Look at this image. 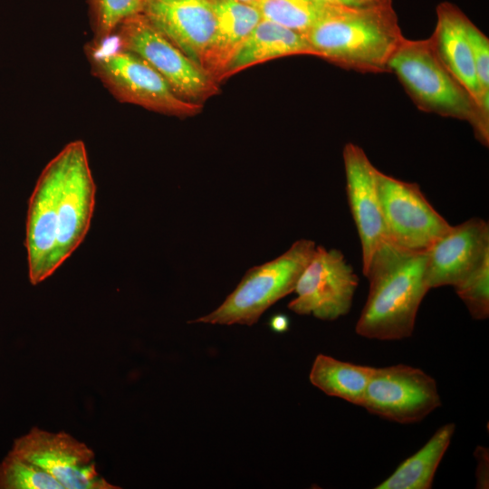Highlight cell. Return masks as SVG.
I'll return each instance as SVG.
<instances>
[{
  "instance_id": "19",
  "label": "cell",
  "mask_w": 489,
  "mask_h": 489,
  "mask_svg": "<svg viewBox=\"0 0 489 489\" xmlns=\"http://www.w3.org/2000/svg\"><path fill=\"white\" fill-rule=\"evenodd\" d=\"M374 369L318 354L311 369L310 381L329 396L361 407Z\"/></svg>"
},
{
  "instance_id": "2",
  "label": "cell",
  "mask_w": 489,
  "mask_h": 489,
  "mask_svg": "<svg viewBox=\"0 0 489 489\" xmlns=\"http://www.w3.org/2000/svg\"><path fill=\"white\" fill-rule=\"evenodd\" d=\"M426 268V252L384 242L362 271L369 280V294L356 333L378 340L410 337L421 302L430 290Z\"/></svg>"
},
{
  "instance_id": "13",
  "label": "cell",
  "mask_w": 489,
  "mask_h": 489,
  "mask_svg": "<svg viewBox=\"0 0 489 489\" xmlns=\"http://www.w3.org/2000/svg\"><path fill=\"white\" fill-rule=\"evenodd\" d=\"M346 192L361 244L362 271L388 235L377 187V169L365 151L349 142L343 149Z\"/></svg>"
},
{
  "instance_id": "18",
  "label": "cell",
  "mask_w": 489,
  "mask_h": 489,
  "mask_svg": "<svg viewBox=\"0 0 489 489\" xmlns=\"http://www.w3.org/2000/svg\"><path fill=\"white\" fill-rule=\"evenodd\" d=\"M455 430L454 423L440 427L414 455L402 462L377 489H429Z\"/></svg>"
},
{
  "instance_id": "16",
  "label": "cell",
  "mask_w": 489,
  "mask_h": 489,
  "mask_svg": "<svg viewBox=\"0 0 489 489\" xmlns=\"http://www.w3.org/2000/svg\"><path fill=\"white\" fill-rule=\"evenodd\" d=\"M216 26L203 69L216 82L229 61L262 20L258 9L238 0H211Z\"/></svg>"
},
{
  "instance_id": "8",
  "label": "cell",
  "mask_w": 489,
  "mask_h": 489,
  "mask_svg": "<svg viewBox=\"0 0 489 489\" xmlns=\"http://www.w3.org/2000/svg\"><path fill=\"white\" fill-rule=\"evenodd\" d=\"M377 187L388 240L405 249L426 252L451 225L432 206L416 183L379 170Z\"/></svg>"
},
{
  "instance_id": "14",
  "label": "cell",
  "mask_w": 489,
  "mask_h": 489,
  "mask_svg": "<svg viewBox=\"0 0 489 489\" xmlns=\"http://www.w3.org/2000/svg\"><path fill=\"white\" fill-rule=\"evenodd\" d=\"M142 14L203 69L216 26L211 0H146Z\"/></svg>"
},
{
  "instance_id": "12",
  "label": "cell",
  "mask_w": 489,
  "mask_h": 489,
  "mask_svg": "<svg viewBox=\"0 0 489 489\" xmlns=\"http://www.w3.org/2000/svg\"><path fill=\"white\" fill-rule=\"evenodd\" d=\"M426 253L428 288L455 286L489 256V225L473 217L451 225Z\"/></svg>"
},
{
  "instance_id": "4",
  "label": "cell",
  "mask_w": 489,
  "mask_h": 489,
  "mask_svg": "<svg viewBox=\"0 0 489 489\" xmlns=\"http://www.w3.org/2000/svg\"><path fill=\"white\" fill-rule=\"evenodd\" d=\"M418 110L466 121L489 144V115L439 59L432 41L404 38L388 63Z\"/></svg>"
},
{
  "instance_id": "7",
  "label": "cell",
  "mask_w": 489,
  "mask_h": 489,
  "mask_svg": "<svg viewBox=\"0 0 489 489\" xmlns=\"http://www.w3.org/2000/svg\"><path fill=\"white\" fill-rule=\"evenodd\" d=\"M114 33L121 48L147 62L182 100L203 105L219 92V83L158 31L143 14L126 19Z\"/></svg>"
},
{
  "instance_id": "5",
  "label": "cell",
  "mask_w": 489,
  "mask_h": 489,
  "mask_svg": "<svg viewBox=\"0 0 489 489\" xmlns=\"http://www.w3.org/2000/svg\"><path fill=\"white\" fill-rule=\"evenodd\" d=\"M85 52L92 73L120 101L179 118L202 111L203 105L182 100L147 62L119 44L115 46L110 37L93 40Z\"/></svg>"
},
{
  "instance_id": "9",
  "label": "cell",
  "mask_w": 489,
  "mask_h": 489,
  "mask_svg": "<svg viewBox=\"0 0 489 489\" xmlns=\"http://www.w3.org/2000/svg\"><path fill=\"white\" fill-rule=\"evenodd\" d=\"M9 452L50 474L63 489L120 488L101 475L92 449L63 431L34 427L14 440Z\"/></svg>"
},
{
  "instance_id": "1",
  "label": "cell",
  "mask_w": 489,
  "mask_h": 489,
  "mask_svg": "<svg viewBox=\"0 0 489 489\" xmlns=\"http://www.w3.org/2000/svg\"><path fill=\"white\" fill-rule=\"evenodd\" d=\"M95 193L85 145L72 141L44 167L29 199L25 248L33 285L50 277L82 243Z\"/></svg>"
},
{
  "instance_id": "24",
  "label": "cell",
  "mask_w": 489,
  "mask_h": 489,
  "mask_svg": "<svg viewBox=\"0 0 489 489\" xmlns=\"http://www.w3.org/2000/svg\"><path fill=\"white\" fill-rule=\"evenodd\" d=\"M466 31L482 101L489 110V39L470 19L466 24Z\"/></svg>"
},
{
  "instance_id": "27",
  "label": "cell",
  "mask_w": 489,
  "mask_h": 489,
  "mask_svg": "<svg viewBox=\"0 0 489 489\" xmlns=\"http://www.w3.org/2000/svg\"><path fill=\"white\" fill-rule=\"evenodd\" d=\"M270 326L275 332H283L289 328V320L285 315L278 314L272 317Z\"/></svg>"
},
{
  "instance_id": "28",
  "label": "cell",
  "mask_w": 489,
  "mask_h": 489,
  "mask_svg": "<svg viewBox=\"0 0 489 489\" xmlns=\"http://www.w3.org/2000/svg\"><path fill=\"white\" fill-rule=\"evenodd\" d=\"M238 1L245 2V3H252L254 0H238Z\"/></svg>"
},
{
  "instance_id": "6",
  "label": "cell",
  "mask_w": 489,
  "mask_h": 489,
  "mask_svg": "<svg viewBox=\"0 0 489 489\" xmlns=\"http://www.w3.org/2000/svg\"><path fill=\"white\" fill-rule=\"evenodd\" d=\"M315 247L312 240L299 239L275 259L250 268L220 306L190 322L254 325L269 307L294 292Z\"/></svg>"
},
{
  "instance_id": "22",
  "label": "cell",
  "mask_w": 489,
  "mask_h": 489,
  "mask_svg": "<svg viewBox=\"0 0 489 489\" xmlns=\"http://www.w3.org/2000/svg\"><path fill=\"white\" fill-rule=\"evenodd\" d=\"M0 489H63L50 474L11 454L0 463Z\"/></svg>"
},
{
  "instance_id": "15",
  "label": "cell",
  "mask_w": 489,
  "mask_h": 489,
  "mask_svg": "<svg viewBox=\"0 0 489 489\" xmlns=\"http://www.w3.org/2000/svg\"><path fill=\"white\" fill-rule=\"evenodd\" d=\"M468 19L455 5L449 2L440 3L436 6V24L430 39L444 65L489 115V110L484 106L482 101L467 36Z\"/></svg>"
},
{
  "instance_id": "23",
  "label": "cell",
  "mask_w": 489,
  "mask_h": 489,
  "mask_svg": "<svg viewBox=\"0 0 489 489\" xmlns=\"http://www.w3.org/2000/svg\"><path fill=\"white\" fill-rule=\"evenodd\" d=\"M454 288L474 319H487L489 316V256L484 258L477 268Z\"/></svg>"
},
{
  "instance_id": "20",
  "label": "cell",
  "mask_w": 489,
  "mask_h": 489,
  "mask_svg": "<svg viewBox=\"0 0 489 489\" xmlns=\"http://www.w3.org/2000/svg\"><path fill=\"white\" fill-rule=\"evenodd\" d=\"M250 4L258 9L262 19L303 34L333 8L312 0H254Z\"/></svg>"
},
{
  "instance_id": "10",
  "label": "cell",
  "mask_w": 489,
  "mask_h": 489,
  "mask_svg": "<svg viewBox=\"0 0 489 489\" xmlns=\"http://www.w3.org/2000/svg\"><path fill=\"white\" fill-rule=\"evenodd\" d=\"M358 283V275L340 250L316 245L288 308L300 315L337 320L350 312Z\"/></svg>"
},
{
  "instance_id": "17",
  "label": "cell",
  "mask_w": 489,
  "mask_h": 489,
  "mask_svg": "<svg viewBox=\"0 0 489 489\" xmlns=\"http://www.w3.org/2000/svg\"><path fill=\"white\" fill-rule=\"evenodd\" d=\"M292 55H313L305 35L262 19L229 61L220 82L255 64Z\"/></svg>"
},
{
  "instance_id": "25",
  "label": "cell",
  "mask_w": 489,
  "mask_h": 489,
  "mask_svg": "<svg viewBox=\"0 0 489 489\" xmlns=\"http://www.w3.org/2000/svg\"><path fill=\"white\" fill-rule=\"evenodd\" d=\"M318 4L341 9H367L392 5V0H312Z\"/></svg>"
},
{
  "instance_id": "21",
  "label": "cell",
  "mask_w": 489,
  "mask_h": 489,
  "mask_svg": "<svg viewBox=\"0 0 489 489\" xmlns=\"http://www.w3.org/2000/svg\"><path fill=\"white\" fill-rule=\"evenodd\" d=\"M146 0H88L94 40L110 37L126 19L142 14Z\"/></svg>"
},
{
  "instance_id": "3",
  "label": "cell",
  "mask_w": 489,
  "mask_h": 489,
  "mask_svg": "<svg viewBox=\"0 0 489 489\" xmlns=\"http://www.w3.org/2000/svg\"><path fill=\"white\" fill-rule=\"evenodd\" d=\"M304 35L313 56L363 73L389 72V61L405 38L392 5L333 7Z\"/></svg>"
},
{
  "instance_id": "11",
  "label": "cell",
  "mask_w": 489,
  "mask_h": 489,
  "mask_svg": "<svg viewBox=\"0 0 489 489\" xmlns=\"http://www.w3.org/2000/svg\"><path fill=\"white\" fill-rule=\"evenodd\" d=\"M440 406L434 378L421 369L397 364L374 369L361 407L389 421L412 424Z\"/></svg>"
},
{
  "instance_id": "26",
  "label": "cell",
  "mask_w": 489,
  "mask_h": 489,
  "mask_svg": "<svg viewBox=\"0 0 489 489\" xmlns=\"http://www.w3.org/2000/svg\"><path fill=\"white\" fill-rule=\"evenodd\" d=\"M476 465V487L488 488L489 484V454L488 449L484 446H477L475 451Z\"/></svg>"
}]
</instances>
